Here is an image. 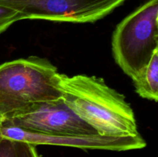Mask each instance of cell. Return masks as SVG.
Wrapping results in <instances>:
<instances>
[{"label": "cell", "mask_w": 158, "mask_h": 157, "mask_svg": "<svg viewBox=\"0 0 158 157\" xmlns=\"http://www.w3.org/2000/svg\"><path fill=\"white\" fill-rule=\"evenodd\" d=\"M62 99L86 123L103 136L140 135L135 115L124 95L101 78L86 75L69 76L59 72Z\"/></svg>", "instance_id": "1"}, {"label": "cell", "mask_w": 158, "mask_h": 157, "mask_svg": "<svg viewBox=\"0 0 158 157\" xmlns=\"http://www.w3.org/2000/svg\"><path fill=\"white\" fill-rule=\"evenodd\" d=\"M58 73L49 60L34 55L0 65V123L61 99Z\"/></svg>", "instance_id": "2"}, {"label": "cell", "mask_w": 158, "mask_h": 157, "mask_svg": "<svg viewBox=\"0 0 158 157\" xmlns=\"http://www.w3.org/2000/svg\"><path fill=\"white\" fill-rule=\"evenodd\" d=\"M158 50V0H148L125 17L112 36L115 62L134 78Z\"/></svg>", "instance_id": "3"}, {"label": "cell", "mask_w": 158, "mask_h": 157, "mask_svg": "<svg viewBox=\"0 0 158 157\" xmlns=\"http://www.w3.org/2000/svg\"><path fill=\"white\" fill-rule=\"evenodd\" d=\"M126 0H0V6L19 12L23 19L86 23L101 19Z\"/></svg>", "instance_id": "4"}, {"label": "cell", "mask_w": 158, "mask_h": 157, "mask_svg": "<svg viewBox=\"0 0 158 157\" xmlns=\"http://www.w3.org/2000/svg\"><path fill=\"white\" fill-rule=\"evenodd\" d=\"M0 125L49 135H99L96 129L77 115L62 98L36 105L23 113L3 121Z\"/></svg>", "instance_id": "5"}, {"label": "cell", "mask_w": 158, "mask_h": 157, "mask_svg": "<svg viewBox=\"0 0 158 157\" xmlns=\"http://www.w3.org/2000/svg\"><path fill=\"white\" fill-rule=\"evenodd\" d=\"M0 136L14 141L38 145L69 146L83 149H103L110 151H128L143 149L147 143L141 135L136 136L113 137L100 135L88 136H58L29 132L13 126L0 125Z\"/></svg>", "instance_id": "6"}, {"label": "cell", "mask_w": 158, "mask_h": 157, "mask_svg": "<svg viewBox=\"0 0 158 157\" xmlns=\"http://www.w3.org/2000/svg\"><path fill=\"white\" fill-rule=\"evenodd\" d=\"M136 92L140 97L157 103L158 99V50L148 64L133 78Z\"/></svg>", "instance_id": "7"}, {"label": "cell", "mask_w": 158, "mask_h": 157, "mask_svg": "<svg viewBox=\"0 0 158 157\" xmlns=\"http://www.w3.org/2000/svg\"><path fill=\"white\" fill-rule=\"evenodd\" d=\"M23 19L19 12L0 6V34L6 30L14 22Z\"/></svg>", "instance_id": "8"}, {"label": "cell", "mask_w": 158, "mask_h": 157, "mask_svg": "<svg viewBox=\"0 0 158 157\" xmlns=\"http://www.w3.org/2000/svg\"><path fill=\"white\" fill-rule=\"evenodd\" d=\"M0 157H17L16 141L0 136Z\"/></svg>", "instance_id": "9"}, {"label": "cell", "mask_w": 158, "mask_h": 157, "mask_svg": "<svg viewBox=\"0 0 158 157\" xmlns=\"http://www.w3.org/2000/svg\"><path fill=\"white\" fill-rule=\"evenodd\" d=\"M17 157H40L35 146L24 142L16 141Z\"/></svg>", "instance_id": "10"}]
</instances>
